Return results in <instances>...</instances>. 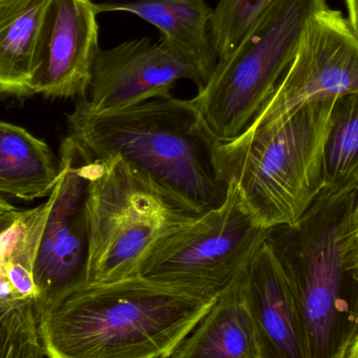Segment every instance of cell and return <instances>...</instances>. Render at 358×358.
Segmentation results:
<instances>
[{
	"instance_id": "20",
	"label": "cell",
	"mask_w": 358,
	"mask_h": 358,
	"mask_svg": "<svg viewBox=\"0 0 358 358\" xmlns=\"http://www.w3.org/2000/svg\"><path fill=\"white\" fill-rule=\"evenodd\" d=\"M269 0H219L213 10L210 39L218 60L224 59L258 20Z\"/></svg>"
},
{
	"instance_id": "19",
	"label": "cell",
	"mask_w": 358,
	"mask_h": 358,
	"mask_svg": "<svg viewBox=\"0 0 358 358\" xmlns=\"http://www.w3.org/2000/svg\"><path fill=\"white\" fill-rule=\"evenodd\" d=\"M46 210V202L34 210H24L3 263V279L10 285L12 294L18 298L38 296L34 266Z\"/></svg>"
},
{
	"instance_id": "2",
	"label": "cell",
	"mask_w": 358,
	"mask_h": 358,
	"mask_svg": "<svg viewBox=\"0 0 358 358\" xmlns=\"http://www.w3.org/2000/svg\"><path fill=\"white\" fill-rule=\"evenodd\" d=\"M67 126L94 159L123 157L201 214L224 201L227 185L215 161L219 142L192 99L164 96L107 113L78 102Z\"/></svg>"
},
{
	"instance_id": "5",
	"label": "cell",
	"mask_w": 358,
	"mask_h": 358,
	"mask_svg": "<svg viewBox=\"0 0 358 358\" xmlns=\"http://www.w3.org/2000/svg\"><path fill=\"white\" fill-rule=\"evenodd\" d=\"M96 161L86 199L87 284L138 275L157 240L202 215L123 157Z\"/></svg>"
},
{
	"instance_id": "25",
	"label": "cell",
	"mask_w": 358,
	"mask_h": 358,
	"mask_svg": "<svg viewBox=\"0 0 358 358\" xmlns=\"http://www.w3.org/2000/svg\"><path fill=\"white\" fill-rule=\"evenodd\" d=\"M15 208H16L15 206H13L12 204L8 203V201L0 197V213L8 212V210H13Z\"/></svg>"
},
{
	"instance_id": "9",
	"label": "cell",
	"mask_w": 358,
	"mask_h": 358,
	"mask_svg": "<svg viewBox=\"0 0 358 358\" xmlns=\"http://www.w3.org/2000/svg\"><path fill=\"white\" fill-rule=\"evenodd\" d=\"M347 96H358V39L342 12L328 6L309 20L292 64L245 131L306 103Z\"/></svg>"
},
{
	"instance_id": "1",
	"label": "cell",
	"mask_w": 358,
	"mask_h": 358,
	"mask_svg": "<svg viewBox=\"0 0 358 358\" xmlns=\"http://www.w3.org/2000/svg\"><path fill=\"white\" fill-rule=\"evenodd\" d=\"M216 298L138 275L36 304L48 358H170Z\"/></svg>"
},
{
	"instance_id": "23",
	"label": "cell",
	"mask_w": 358,
	"mask_h": 358,
	"mask_svg": "<svg viewBox=\"0 0 358 358\" xmlns=\"http://www.w3.org/2000/svg\"><path fill=\"white\" fill-rule=\"evenodd\" d=\"M347 8V21L358 39V0H345Z\"/></svg>"
},
{
	"instance_id": "13",
	"label": "cell",
	"mask_w": 358,
	"mask_h": 358,
	"mask_svg": "<svg viewBox=\"0 0 358 358\" xmlns=\"http://www.w3.org/2000/svg\"><path fill=\"white\" fill-rule=\"evenodd\" d=\"M244 271L217 296L170 358H261Z\"/></svg>"
},
{
	"instance_id": "22",
	"label": "cell",
	"mask_w": 358,
	"mask_h": 358,
	"mask_svg": "<svg viewBox=\"0 0 358 358\" xmlns=\"http://www.w3.org/2000/svg\"><path fill=\"white\" fill-rule=\"evenodd\" d=\"M23 213L24 210H19L18 208L0 213V237L10 231L20 221Z\"/></svg>"
},
{
	"instance_id": "4",
	"label": "cell",
	"mask_w": 358,
	"mask_h": 358,
	"mask_svg": "<svg viewBox=\"0 0 358 358\" xmlns=\"http://www.w3.org/2000/svg\"><path fill=\"white\" fill-rule=\"evenodd\" d=\"M336 100L306 103L277 121L217 144L221 181L234 182L265 229L298 222L324 187V152Z\"/></svg>"
},
{
	"instance_id": "10",
	"label": "cell",
	"mask_w": 358,
	"mask_h": 358,
	"mask_svg": "<svg viewBox=\"0 0 358 358\" xmlns=\"http://www.w3.org/2000/svg\"><path fill=\"white\" fill-rule=\"evenodd\" d=\"M180 80H189L198 92L206 85L197 69L163 40L138 38L96 52L92 82L84 107L94 113L119 110L152 99L172 96Z\"/></svg>"
},
{
	"instance_id": "6",
	"label": "cell",
	"mask_w": 358,
	"mask_h": 358,
	"mask_svg": "<svg viewBox=\"0 0 358 358\" xmlns=\"http://www.w3.org/2000/svg\"><path fill=\"white\" fill-rule=\"evenodd\" d=\"M327 0H269L235 48L217 62L192 98L214 138H239L258 117L292 64L309 20Z\"/></svg>"
},
{
	"instance_id": "16",
	"label": "cell",
	"mask_w": 358,
	"mask_h": 358,
	"mask_svg": "<svg viewBox=\"0 0 358 358\" xmlns=\"http://www.w3.org/2000/svg\"><path fill=\"white\" fill-rule=\"evenodd\" d=\"M323 191L331 195L358 191V96L334 103L324 152Z\"/></svg>"
},
{
	"instance_id": "24",
	"label": "cell",
	"mask_w": 358,
	"mask_h": 358,
	"mask_svg": "<svg viewBox=\"0 0 358 358\" xmlns=\"http://www.w3.org/2000/svg\"><path fill=\"white\" fill-rule=\"evenodd\" d=\"M343 358H358V336L353 341L351 346L347 350L346 355Z\"/></svg>"
},
{
	"instance_id": "11",
	"label": "cell",
	"mask_w": 358,
	"mask_h": 358,
	"mask_svg": "<svg viewBox=\"0 0 358 358\" xmlns=\"http://www.w3.org/2000/svg\"><path fill=\"white\" fill-rule=\"evenodd\" d=\"M92 0H50L38 33L31 88L48 98L84 99L99 46Z\"/></svg>"
},
{
	"instance_id": "7",
	"label": "cell",
	"mask_w": 358,
	"mask_h": 358,
	"mask_svg": "<svg viewBox=\"0 0 358 358\" xmlns=\"http://www.w3.org/2000/svg\"><path fill=\"white\" fill-rule=\"evenodd\" d=\"M267 231L255 220L231 181L220 206L153 244L138 275L217 296L245 268Z\"/></svg>"
},
{
	"instance_id": "17",
	"label": "cell",
	"mask_w": 358,
	"mask_h": 358,
	"mask_svg": "<svg viewBox=\"0 0 358 358\" xmlns=\"http://www.w3.org/2000/svg\"><path fill=\"white\" fill-rule=\"evenodd\" d=\"M96 10L99 14L105 12L129 13L155 25L162 33V40L181 58L193 65L206 84L210 79L218 62L213 44L206 43L195 37L161 0L105 2L96 3Z\"/></svg>"
},
{
	"instance_id": "12",
	"label": "cell",
	"mask_w": 358,
	"mask_h": 358,
	"mask_svg": "<svg viewBox=\"0 0 358 358\" xmlns=\"http://www.w3.org/2000/svg\"><path fill=\"white\" fill-rule=\"evenodd\" d=\"M261 358H307L306 338L294 294L266 242L244 271Z\"/></svg>"
},
{
	"instance_id": "8",
	"label": "cell",
	"mask_w": 358,
	"mask_h": 358,
	"mask_svg": "<svg viewBox=\"0 0 358 358\" xmlns=\"http://www.w3.org/2000/svg\"><path fill=\"white\" fill-rule=\"evenodd\" d=\"M96 164L71 136L63 140L58 181L45 201V222L34 266L37 303L60 298L87 284L86 199Z\"/></svg>"
},
{
	"instance_id": "15",
	"label": "cell",
	"mask_w": 358,
	"mask_h": 358,
	"mask_svg": "<svg viewBox=\"0 0 358 358\" xmlns=\"http://www.w3.org/2000/svg\"><path fill=\"white\" fill-rule=\"evenodd\" d=\"M58 178L59 163L43 141L0 122V194L31 201L50 196Z\"/></svg>"
},
{
	"instance_id": "14",
	"label": "cell",
	"mask_w": 358,
	"mask_h": 358,
	"mask_svg": "<svg viewBox=\"0 0 358 358\" xmlns=\"http://www.w3.org/2000/svg\"><path fill=\"white\" fill-rule=\"evenodd\" d=\"M50 0H0V98L27 96L38 33Z\"/></svg>"
},
{
	"instance_id": "3",
	"label": "cell",
	"mask_w": 358,
	"mask_h": 358,
	"mask_svg": "<svg viewBox=\"0 0 358 358\" xmlns=\"http://www.w3.org/2000/svg\"><path fill=\"white\" fill-rule=\"evenodd\" d=\"M357 195L322 191L298 222L267 231L300 313L307 358H343L358 336V279L349 241Z\"/></svg>"
},
{
	"instance_id": "21",
	"label": "cell",
	"mask_w": 358,
	"mask_h": 358,
	"mask_svg": "<svg viewBox=\"0 0 358 358\" xmlns=\"http://www.w3.org/2000/svg\"><path fill=\"white\" fill-rule=\"evenodd\" d=\"M349 241H350L351 257H352L353 265H355V271L358 279V191L357 200L351 213Z\"/></svg>"
},
{
	"instance_id": "18",
	"label": "cell",
	"mask_w": 358,
	"mask_h": 358,
	"mask_svg": "<svg viewBox=\"0 0 358 358\" xmlns=\"http://www.w3.org/2000/svg\"><path fill=\"white\" fill-rule=\"evenodd\" d=\"M0 358H48L36 299L0 294Z\"/></svg>"
}]
</instances>
